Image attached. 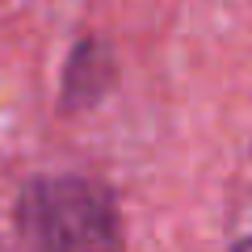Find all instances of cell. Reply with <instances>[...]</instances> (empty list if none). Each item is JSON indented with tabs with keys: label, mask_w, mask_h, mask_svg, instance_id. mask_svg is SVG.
Returning a JSON list of instances; mask_svg holds the SVG:
<instances>
[{
	"label": "cell",
	"mask_w": 252,
	"mask_h": 252,
	"mask_svg": "<svg viewBox=\"0 0 252 252\" xmlns=\"http://www.w3.org/2000/svg\"><path fill=\"white\" fill-rule=\"evenodd\" d=\"M17 227L26 252H122L109 193L76 177L30 185L17 202Z\"/></svg>",
	"instance_id": "1"
},
{
	"label": "cell",
	"mask_w": 252,
	"mask_h": 252,
	"mask_svg": "<svg viewBox=\"0 0 252 252\" xmlns=\"http://www.w3.org/2000/svg\"><path fill=\"white\" fill-rule=\"evenodd\" d=\"M235 252H252V240H248V244H240V248H235Z\"/></svg>",
	"instance_id": "2"
}]
</instances>
